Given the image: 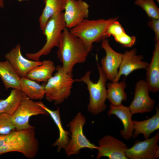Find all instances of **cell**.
I'll use <instances>...</instances> for the list:
<instances>
[{"label":"cell","mask_w":159,"mask_h":159,"mask_svg":"<svg viewBox=\"0 0 159 159\" xmlns=\"http://www.w3.org/2000/svg\"><path fill=\"white\" fill-rule=\"evenodd\" d=\"M108 114L109 116L114 115L121 121L124 128L120 131V135L126 140L130 139L134 132V124L132 120L133 115L129 107L122 104L118 106L110 104Z\"/></svg>","instance_id":"obj_16"},{"label":"cell","mask_w":159,"mask_h":159,"mask_svg":"<svg viewBox=\"0 0 159 159\" xmlns=\"http://www.w3.org/2000/svg\"><path fill=\"white\" fill-rule=\"evenodd\" d=\"M134 132L132 136L136 138L142 134L145 139L149 138L150 134L159 129V109L158 106L156 107V113L150 118L141 121L133 120Z\"/></svg>","instance_id":"obj_19"},{"label":"cell","mask_w":159,"mask_h":159,"mask_svg":"<svg viewBox=\"0 0 159 159\" xmlns=\"http://www.w3.org/2000/svg\"><path fill=\"white\" fill-rule=\"evenodd\" d=\"M125 32L121 24L117 20L113 22L108 27L105 34L106 38L112 35L114 37Z\"/></svg>","instance_id":"obj_29"},{"label":"cell","mask_w":159,"mask_h":159,"mask_svg":"<svg viewBox=\"0 0 159 159\" xmlns=\"http://www.w3.org/2000/svg\"><path fill=\"white\" fill-rule=\"evenodd\" d=\"M146 70L145 81L150 91L156 93L159 90V41L156 42L150 62Z\"/></svg>","instance_id":"obj_17"},{"label":"cell","mask_w":159,"mask_h":159,"mask_svg":"<svg viewBox=\"0 0 159 159\" xmlns=\"http://www.w3.org/2000/svg\"><path fill=\"white\" fill-rule=\"evenodd\" d=\"M86 122L85 117L80 112L69 122L71 138L65 150L68 157L78 154L80 150L84 148L97 150L98 146L91 143L84 134L83 127Z\"/></svg>","instance_id":"obj_7"},{"label":"cell","mask_w":159,"mask_h":159,"mask_svg":"<svg viewBox=\"0 0 159 159\" xmlns=\"http://www.w3.org/2000/svg\"><path fill=\"white\" fill-rule=\"evenodd\" d=\"M45 85H40L26 77L20 79V90L32 100H41L44 97Z\"/></svg>","instance_id":"obj_22"},{"label":"cell","mask_w":159,"mask_h":159,"mask_svg":"<svg viewBox=\"0 0 159 159\" xmlns=\"http://www.w3.org/2000/svg\"><path fill=\"white\" fill-rule=\"evenodd\" d=\"M4 6V0H0V8H2Z\"/></svg>","instance_id":"obj_31"},{"label":"cell","mask_w":159,"mask_h":159,"mask_svg":"<svg viewBox=\"0 0 159 159\" xmlns=\"http://www.w3.org/2000/svg\"><path fill=\"white\" fill-rule=\"evenodd\" d=\"M150 91L145 80H140L136 82L133 99L129 106L132 115L149 112L153 110L155 101L150 97Z\"/></svg>","instance_id":"obj_10"},{"label":"cell","mask_w":159,"mask_h":159,"mask_svg":"<svg viewBox=\"0 0 159 159\" xmlns=\"http://www.w3.org/2000/svg\"><path fill=\"white\" fill-rule=\"evenodd\" d=\"M56 67L53 61L44 60L42 64L31 70L26 77L38 83H46L53 76L54 72L56 70Z\"/></svg>","instance_id":"obj_20"},{"label":"cell","mask_w":159,"mask_h":159,"mask_svg":"<svg viewBox=\"0 0 159 159\" xmlns=\"http://www.w3.org/2000/svg\"><path fill=\"white\" fill-rule=\"evenodd\" d=\"M134 4L141 7L150 19H159V9L154 0H135Z\"/></svg>","instance_id":"obj_26"},{"label":"cell","mask_w":159,"mask_h":159,"mask_svg":"<svg viewBox=\"0 0 159 159\" xmlns=\"http://www.w3.org/2000/svg\"><path fill=\"white\" fill-rule=\"evenodd\" d=\"M143 59L142 55L137 54L136 48L126 51L123 53L118 74L113 82L119 81L122 75L127 77L135 70L140 69H146L149 63L143 61Z\"/></svg>","instance_id":"obj_15"},{"label":"cell","mask_w":159,"mask_h":159,"mask_svg":"<svg viewBox=\"0 0 159 159\" xmlns=\"http://www.w3.org/2000/svg\"><path fill=\"white\" fill-rule=\"evenodd\" d=\"M0 77L6 90L9 88L20 90V77L8 60L0 61Z\"/></svg>","instance_id":"obj_23"},{"label":"cell","mask_w":159,"mask_h":159,"mask_svg":"<svg viewBox=\"0 0 159 159\" xmlns=\"http://www.w3.org/2000/svg\"><path fill=\"white\" fill-rule=\"evenodd\" d=\"M96 158L106 157L109 159H128L126 151L128 148L122 141L114 136L107 135L98 141Z\"/></svg>","instance_id":"obj_11"},{"label":"cell","mask_w":159,"mask_h":159,"mask_svg":"<svg viewBox=\"0 0 159 159\" xmlns=\"http://www.w3.org/2000/svg\"><path fill=\"white\" fill-rule=\"evenodd\" d=\"M39 115H49L37 102L30 99L23 93L19 105L11 117L16 130H21L34 127L29 124V119L32 116Z\"/></svg>","instance_id":"obj_8"},{"label":"cell","mask_w":159,"mask_h":159,"mask_svg":"<svg viewBox=\"0 0 159 159\" xmlns=\"http://www.w3.org/2000/svg\"><path fill=\"white\" fill-rule=\"evenodd\" d=\"M159 132L153 137L143 141H136L126 151L128 159H156L159 157Z\"/></svg>","instance_id":"obj_9"},{"label":"cell","mask_w":159,"mask_h":159,"mask_svg":"<svg viewBox=\"0 0 159 159\" xmlns=\"http://www.w3.org/2000/svg\"><path fill=\"white\" fill-rule=\"evenodd\" d=\"M118 19V17L107 19H85L69 30L72 34L80 39L89 53L93 49V43L107 38L105 34L108 27Z\"/></svg>","instance_id":"obj_3"},{"label":"cell","mask_w":159,"mask_h":159,"mask_svg":"<svg viewBox=\"0 0 159 159\" xmlns=\"http://www.w3.org/2000/svg\"><path fill=\"white\" fill-rule=\"evenodd\" d=\"M37 102L50 116L58 129L59 133V138L53 144L52 146H57V151L58 152L62 149L65 150L70 140L69 136L71 135L70 132L64 130L62 126L59 108L57 110H53L47 107L41 101Z\"/></svg>","instance_id":"obj_18"},{"label":"cell","mask_w":159,"mask_h":159,"mask_svg":"<svg viewBox=\"0 0 159 159\" xmlns=\"http://www.w3.org/2000/svg\"><path fill=\"white\" fill-rule=\"evenodd\" d=\"M114 37L117 42L126 47H132L136 41L135 36H129L125 32Z\"/></svg>","instance_id":"obj_28"},{"label":"cell","mask_w":159,"mask_h":159,"mask_svg":"<svg viewBox=\"0 0 159 159\" xmlns=\"http://www.w3.org/2000/svg\"><path fill=\"white\" fill-rule=\"evenodd\" d=\"M96 59L99 73V78L97 82H94L91 80L90 71H87L80 79H75V82H82L86 85L90 95L87 110L95 115L103 112L106 108L105 103L107 98L106 83L108 80L106 74L99 64L97 57Z\"/></svg>","instance_id":"obj_4"},{"label":"cell","mask_w":159,"mask_h":159,"mask_svg":"<svg viewBox=\"0 0 159 159\" xmlns=\"http://www.w3.org/2000/svg\"><path fill=\"white\" fill-rule=\"evenodd\" d=\"M39 143L36 138L35 127L15 130L6 135L0 134V155L16 152L29 159L37 155Z\"/></svg>","instance_id":"obj_1"},{"label":"cell","mask_w":159,"mask_h":159,"mask_svg":"<svg viewBox=\"0 0 159 159\" xmlns=\"http://www.w3.org/2000/svg\"><path fill=\"white\" fill-rule=\"evenodd\" d=\"M66 28L64 12L54 14L49 19L42 31L46 38L45 44L36 53H26V57L31 60L39 61L42 56L49 54L54 47H58L62 33Z\"/></svg>","instance_id":"obj_6"},{"label":"cell","mask_w":159,"mask_h":159,"mask_svg":"<svg viewBox=\"0 0 159 159\" xmlns=\"http://www.w3.org/2000/svg\"><path fill=\"white\" fill-rule=\"evenodd\" d=\"M101 47L105 52V55L101 60V67L106 74L108 79L114 81L118 72L123 53L117 52L110 46L106 38L102 41Z\"/></svg>","instance_id":"obj_13"},{"label":"cell","mask_w":159,"mask_h":159,"mask_svg":"<svg viewBox=\"0 0 159 159\" xmlns=\"http://www.w3.org/2000/svg\"><path fill=\"white\" fill-rule=\"evenodd\" d=\"M57 72L45 85L46 100L55 105L62 103L70 96L72 85L75 82L72 74L66 72L62 66L56 67Z\"/></svg>","instance_id":"obj_5"},{"label":"cell","mask_w":159,"mask_h":159,"mask_svg":"<svg viewBox=\"0 0 159 159\" xmlns=\"http://www.w3.org/2000/svg\"><path fill=\"white\" fill-rule=\"evenodd\" d=\"M157 0V1L159 3V0Z\"/></svg>","instance_id":"obj_32"},{"label":"cell","mask_w":159,"mask_h":159,"mask_svg":"<svg viewBox=\"0 0 159 159\" xmlns=\"http://www.w3.org/2000/svg\"><path fill=\"white\" fill-rule=\"evenodd\" d=\"M5 59L10 62L18 75L21 78L26 77L32 69L41 65L42 61L26 59L22 55L21 47L17 44L5 55Z\"/></svg>","instance_id":"obj_14"},{"label":"cell","mask_w":159,"mask_h":159,"mask_svg":"<svg viewBox=\"0 0 159 159\" xmlns=\"http://www.w3.org/2000/svg\"><path fill=\"white\" fill-rule=\"evenodd\" d=\"M44 2L45 6L39 18L40 28L42 31L52 16L64 10L66 0H44Z\"/></svg>","instance_id":"obj_24"},{"label":"cell","mask_w":159,"mask_h":159,"mask_svg":"<svg viewBox=\"0 0 159 159\" xmlns=\"http://www.w3.org/2000/svg\"><path fill=\"white\" fill-rule=\"evenodd\" d=\"M127 87L124 80L120 82H111L107 85V98L111 104L118 106L126 101L127 98L125 90Z\"/></svg>","instance_id":"obj_21"},{"label":"cell","mask_w":159,"mask_h":159,"mask_svg":"<svg viewBox=\"0 0 159 159\" xmlns=\"http://www.w3.org/2000/svg\"><path fill=\"white\" fill-rule=\"evenodd\" d=\"M148 26L153 29L155 34V41H159V19H150L148 23Z\"/></svg>","instance_id":"obj_30"},{"label":"cell","mask_w":159,"mask_h":159,"mask_svg":"<svg viewBox=\"0 0 159 159\" xmlns=\"http://www.w3.org/2000/svg\"><path fill=\"white\" fill-rule=\"evenodd\" d=\"M23 95L20 90L13 89L7 98L0 100V113H6L12 115L19 105Z\"/></svg>","instance_id":"obj_25"},{"label":"cell","mask_w":159,"mask_h":159,"mask_svg":"<svg viewBox=\"0 0 159 159\" xmlns=\"http://www.w3.org/2000/svg\"><path fill=\"white\" fill-rule=\"evenodd\" d=\"M11 115L6 113H0V134H7L16 130Z\"/></svg>","instance_id":"obj_27"},{"label":"cell","mask_w":159,"mask_h":159,"mask_svg":"<svg viewBox=\"0 0 159 159\" xmlns=\"http://www.w3.org/2000/svg\"><path fill=\"white\" fill-rule=\"evenodd\" d=\"M89 5L83 0H66L64 12L66 28L74 27L89 15Z\"/></svg>","instance_id":"obj_12"},{"label":"cell","mask_w":159,"mask_h":159,"mask_svg":"<svg viewBox=\"0 0 159 159\" xmlns=\"http://www.w3.org/2000/svg\"><path fill=\"white\" fill-rule=\"evenodd\" d=\"M58 47L57 57L64 69L69 74L76 64L86 61L89 54L80 39L67 28L62 32Z\"/></svg>","instance_id":"obj_2"}]
</instances>
